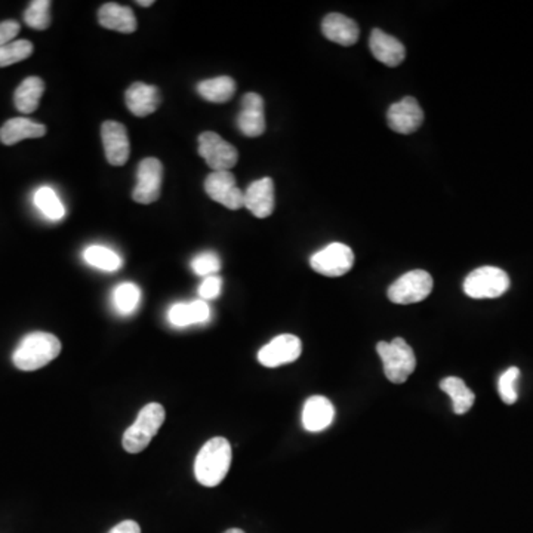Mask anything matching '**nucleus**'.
I'll use <instances>...</instances> for the list:
<instances>
[{
    "label": "nucleus",
    "mask_w": 533,
    "mask_h": 533,
    "mask_svg": "<svg viewBox=\"0 0 533 533\" xmlns=\"http://www.w3.org/2000/svg\"><path fill=\"white\" fill-rule=\"evenodd\" d=\"M232 465V444L224 437H214L200 449L195 462V476L200 485L214 488L227 476Z\"/></svg>",
    "instance_id": "1"
},
{
    "label": "nucleus",
    "mask_w": 533,
    "mask_h": 533,
    "mask_svg": "<svg viewBox=\"0 0 533 533\" xmlns=\"http://www.w3.org/2000/svg\"><path fill=\"white\" fill-rule=\"evenodd\" d=\"M62 353V342L48 332H33L21 339L13 355L20 371L32 372L46 366Z\"/></svg>",
    "instance_id": "2"
},
{
    "label": "nucleus",
    "mask_w": 533,
    "mask_h": 533,
    "mask_svg": "<svg viewBox=\"0 0 533 533\" xmlns=\"http://www.w3.org/2000/svg\"><path fill=\"white\" fill-rule=\"evenodd\" d=\"M167 418L165 407L160 404H148L139 411L135 423L123 434L122 444L129 453L143 452L157 434Z\"/></svg>",
    "instance_id": "3"
},
{
    "label": "nucleus",
    "mask_w": 533,
    "mask_h": 533,
    "mask_svg": "<svg viewBox=\"0 0 533 533\" xmlns=\"http://www.w3.org/2000/svg\"><path fill=\"white\" fill-rule=\"evenodd\" d=\"M376 351L379 357L383 358L384 374L391 383H406L409 376L415 372V353L404 338L378 342Z\"/></svg>",
    "instance_id": "4"
},
{
    "label": "nucleus",
    "mask_w": 533,
    "mask_h": 533,
    "mask_svg": "<svg viewBox=\"0 0 533 533\" xmlns=\"http://www.w3.org/2000/svg\"><path fill=\"white\" fill-rule=\"evenodd\" d=\"M509 274L498 267H481L474 270L464 281V292L474 300L500 298L509 290Z\"/></svg>",
    "instance_id": "5"
},
{
    "label": "nucleus",
    "mask_w": 533,
    "mask_h": 533,
    "mask_svg": "<svg viewBox=\"0 0 533 533\" xmlns=\"http://www.w3.org/2000/svg\"><path fill=\"white\" fill-rule=\"evenodd\" d=\"M432 274L425 270H412L409 273L399 277L393 285L388 288V300L400 306L416 304L425 300L432 293Z\"/></svg>",
    "instance_id": "6"
},
{
    "label": "nucleus",
    "mask_w": 533,
    "mask_h": 533,
    "mask_svg": "<svg viewBox=\"0 0 533 533\" xmlns=\"http://www.w3.org/2000/svg\"><path fill=\"white\" fill-rule=\"evenodd\" d=\"M311 269L326 277H341L348 273L355 265V252L350 246L334 242L322 251L314 253L309 260Z\"/></svg>",
    "instance_id": "7"
},
{
    "label": "nucleus",
    "mask_w": 533,
    "mask_h": 533,
    "mask_svg": "<svg viewBox=\"0 0 533 533\" xmlns=\"http://www.w3.org/2000/svg\"><path fill=\"white\" fill-rule=\"evenodd\" d=\"M199 155L214 172L230 171L236 167L239 153L236 147L227 143L215 132H204L199 137Z\"/></svg>",
    "instance_id": "8"
},
{
    "label": "nucleus",
    "mask_w": 533,
    "mask_h": 533,
    "mask_svg": "<svg viewBox=\"0 0 533 533\" xmlns=\"http://www.w3.org/2000/svg\"><path fill=\"white\" fill-rule=\"evenodd\" d=\"M163 165L156 157L141 160L137 169V186L132 199L137 204L150 205L159 200L162 192Z\"/></svg>",
    "instance_id": "9"
},
{
    "label": "nucleus",
    "mask_w": 533,
    "mask_h": 533,
    "mask_svg": "<svg viewBox=\"0 0 533 533\" xmlns=\"http://www.w3.org/2000/svg\"><path fill=\"white\" fill-rule=\"evenodd\" d=\"M205 192L232 211L244 208V193L237 187L236 178L230 171L212 172L205 181Z\"/></svg>",
    "instance_id": "10"
},
{
    "label": "nucleus",
    "mask_w": 533,
    "mask_h": 533,
    "mask_svg": "<svg viewBox=\"0 0 533 533\" xmlns=\"http://www.w3.org/2000/svg\"><path fill=\"white\" fill-rule=\"evenodd\" d=\"M301 339L295 335H279L258 351V360L265 367H279L295 362L301 356Z\"/></svg>",
    "instance_id": "11"
},
{
    "label": "nucleus",
    "mask_w": 533,
    "mask_h": 533,
    "mask_svg": "<svg viewBox=\"0 0 533 533\" xmlns=\"http://www.w3.org/2000/svg\"><path fill=\"white\" fill-rule=\"evenodd\" d=\"M387 122L397 134H414L424 122V111L415 98L406 97L388 109Z\"/></svg>",
    "instance_id": "12"
},
{
    "label": "nucleus",
    "mask_w": 533,
    "mask_h": 533,
    "mask_svg": "<svg viewBox=\"0 0 533 533\" xmlns=\"http://www.w3.org/2000/svg\"><path fill=\"white\" fill-rule=\"evenodd\" d=\"M102 146L107 160L113 167H123L129 159V137L125 125L107 120L101 127Z\"/></svg>",
    "instance_id": "13"
},
{
    "label": "nucleus",
    "mask_w": 533,
    "mask_h": 533,
    "mask_svg": "<svg viewBox=\"0 0 533 533\" xmlns=\"http://www.w3.org/2000/svg\"><path fill=\"white\" fill-rule=\"evenodd\" d=\"M237 128L244 137L257 138L265 132L264 100L255 92L242 97L241 113L237 116Z\"/></svg>",
    "instance_id": "14"
},
{
    "label": "nucleus",
    "mask_w": 533,
    "mask_h": 533,
    "mask_svg": "<svg viewBox=\"0 0 533 533\" xmlns=\"http://www.w3.org/2000/svg\"><path fill=\"white\" fill-rule=\"evenodd\" d=\"M244 208L257 218H267L274 212V183L271 178L253 181L244 192Z\"/></svg>",
    "instance_id": "15"
},
{
    "label": "nucleus",
    "mask_w": 533,
    "mask_h": 533,
    "mask_svg": "<svg viewBox=\"0 0 533 533\" xmlns=\"http://www.w3.org/2000/svg\"><path fill=\"white\" fill-rule=\"evenodd\" d=\"M125 101L130 113L137 118H146L159 109L162 97L156 86L146 85L143 81H135L128 88Z\"/></svg>",
    "instance_id": "16"
},
{
    "label": "nucleus",
    "mask_w": 533,
    "mask_h": 533,
    "mask_svg": "<svg viewBox=\"0 0 533 533\" xmlns=\"http://www.w3.org/2000/svg\"><path fill=\"white\" fill-rule=\"evenodd\" d=\"M335 407L323 395H313L302 407V425L309 433L325 432L334 423Z\"/></svg>",
    "instance_id": "17"
},
{
    "label": "nucleus",
    "mask_w": 533,
    "mask_h": 533,
    "mask_svg": "<svg viewBox=\"0 0 533 533\" xmlns=\"http://www.w3.org/2000/svg\"><path fill=\"white\" fill-rule=\"evenodd\" d=\"M369 48H371L374 57L387 67H397L406 58V49H405L404 43L395 36L384 33L383 30L375 29L372 32Z\"/></svg>",
    "instance_id": "18"
},
{
    "label": "nucleus",
    "mask_w": 533,
    "mask_h": 533,
    "mask_svg": "<svg viewBox=\"0 0 533 533\" xmlns=\"http://www.w3.org/2000/svg\"><path fill=\"white\" fill-rule=\"evenodd\" d=\"M322 32L326 39L342 46L355 45L360 36L358 25L342 14H328L323 18Z\"/></svg>",
    "instance_id": "19"
},
{
    "label": "nucleus",
    "mask_w": 533,
    "mask_h": 533,
    "mask_svg": "<svg viewBox=\"0 0 533 533\" xmlns=\"http://www.w3.org/2000/svg\"><path fill=\"white\" fill-rule=\"evenodd\" d=\"M167 319L176 328H187L192 325H202L211 319V309L208 302L197 300L193 302H179L172 306L167 313Z\"/></svg>",
    "instance_id": "20"
},
{
    "label": "nucleus",
    "mask_w": 533,
    "mask_h": 533,
    "mask_svg": "<svg viewBox=\"0 0 533 533\" xmlns=\"http://www.w3.org/2000/svg\"><path fill=\"white\" fill-rule=\"evenodd\" d=\"M98 21L102 27L113 30V32L129 34L137 30V18H135L134 11L128 6H122V5H102L98 11Z\"/></svg>",
    "instance_id": "21"
},
{
    "label": "nucleus",
    "mask_w": 533,
    "mask_h": 533,
    "mask_svg": "<svg viewBox=\"0 0 533 533\" xmlns=\"http://www.w3.org/2000/svg\"><path fill=\"white\" fill-rule=\"evenodd\" d=\"M45 134V125L33 122L30 119L14 118L0 128V141L5 146H14L24 139L42 138Z\"/></svg>",
    "instance_id": "22"
},
{
    "label": "nucleus",
    "mask_w": 533,
    "mask_h": 533,
    "mask_svg": "<svg viewBox=\"0 0 533 533\" xmlns=\"http://www.w3.org/2000/svg\"><path fill=\"white\" fill-rule=\"evenodd\" d=\"M43 92H45V83L41 78L30 76L25 79L16 88L15 95H14V104H15L16 110L25 114L34 113L39 107Z\"/></svg>",
    "instance_id": "23"
},
{
    "label": "nucleus",
    "mask_w": 533,
    "mask_h": 533,
    "mask_svg": "<svg viewBox=\"0 0 533 533\" xmlns=\"http://www.w3.org/2000/svg\"><path fill=\"white\" fill-rule=\"evenodd\" d=\"M440 390L444 391L452 399L453 412L456 415L467 414L476 402L474 393L467 387L464 379L458 378V376H448V378L442 379Z\"/></svg>",
    "instance_id": "24"
},
{
    "label": "nucleus",
    "mask_w": 533,
    "mask_h": 533,
    "mask_svg": "<svg viewBox=\"0 0 533 533\" xmlns=\"http://www.w3.org/2000/svg\"><path fill=\"white\" fill-rule=\"evenodd\" d=\"M197 92L206 101L223 104V102L230 101L236 94V81L230 76L208 79V81H200L197 85Z\"/></svg>",
    "instance_id": "25"
},
{
    "label": "nucleus",
    "mask_w": 533,
    "mask_h": 533,
    "mask_svg": "<svg viewBox=\"0 0 533 533\" xmlns=\"http://www.w3.org/2000/svg\"><path fill=\"white\" fill-rule=\"evenodd\" d=\"M83 260L95 269L104 270V271H116L123 264L122 258L119 257L118 253L97 244L85 249Z\"/></svg>",
    "instance_id": "26"
},
{
    "label": "nucleus",
    "mask_w": 533,
    "mask_h": 533,
    "mask_svg": "<svg viewBox=\"0 0 533 533\" xmlns=\"http://www.w3.org/2000/svg\"><path fill=\"white\" fill-rule=\"evenodd\" d=\"M139 300H141V290L135 283H120L114 290L113 301L114 307L120 314H132L135 309H138Z\"/></svg>",
    "instance_id": "27"
},
{
    "label": "nucleus",
    "mask_w": 533,
    "mask_h": 533,
    "mask_svg": "<svg viewBox=\"0 0 533 533\" xmlns=\"http://www.w3.org/2000/svg\"><path fill=\"white\" fill-rule=\"evenodd\" d=\"M34 205L37 209L52 221H60L65 215V209L62 206V200L58 197L57 193L52 188L41 187L34 195Z\"/></svg>",
    "instance_id": "28"
},
{
    "label": "nucleus",
    "mask_w": 533,
    "mask_h": 533,
    "mask_svg": "<svg viewBox=\"0 0 533 533\" xmlns=\"http://www.w3.org/2000/svg\"><path fill=\"white\" fill-rule=\"evenodd\" d=\"M25 24L34 30H46L51 25V2L34 0L24 13Z\"/></svg>",
    "instance_id": "29"
},
{
    "label": "nucleus",
    "mask_w": 533,
    "mask_h": 533,
    "mask_svg": "<svg viewBox=\"0 0 533 533\" xmlns=\"http://www.w3.org/2000/svg\"><path fill=\"white\" fill-rule=\"evenodd\" d=\"M33 43L25 39L14 41L8 45L0 48V67H8V65L16 64V62H24L27 58L32 57Z\"/></svg>",
    "instance_id": "30"
},
{
    "label": "nucleus",
    "mask_w": 533,
    "mask_h": 533,
    "mask_svg": "<svg viewBox=\"0 0 533 533\" xmlns=\"http://www.w3.org/2000/svg\"><path fill=\"white\" fill-rule=\"evenodd\" d=\"M520 376L519 367H509L500 376L498 381V391L501 395L502 402L507 405H514L518 402V379Z\"/></svg>",
    "instance_id": "31"
},
{
    "label": "nucleus",
    "mask_w": 533,
    "mask_h": 533,
    "mask_svg": "<svg viewBox=\"0 0 533 533\" xmlns=\"http://www.w3.org/2000/svg\"><path fill=\"white\" fill-rule=\"evenodd\" d=\"M192 269L197 276H216L221 269V260L214 252L200 253L192 261Z\"/></svg>",
    "instance_id": "32"
},
{
    "label": "nucleus",
    "mask_w": 533,
    "mask_h": 533,
    "mask_svg": "<svg viewBox=\"0 0 533 533\" xmlns=\"http://www.w3.org/2000/svg\"><path fill=\"white\" fill-rule=\"evenodd\" d=\"M221 290H223L221 277L209 276L199 286V295L204 301H211V300L220 297Z\"/></svg>",
    "instance_id": "33"
},
{
    "label": "nucleus",
    "mask_w": 533,
    "mask_h": 533,
    "mask_svg": "<svg viewBox=\"0 0 533 533\" xmlns=\"http://www.w3.org/2000/svg\"><path fill=\"white\" fill-rule=\"evenodd\" d=\"M20 29V23L18 21L8 20L0 23V48L15 41Z\"/></svg>",
    "instance_id": "34"
},
{
    "label": "nucleus",
    "mask_w": 533,
    "mask_h": 533,
    "mask_svg": "<svg viewBox=\"0 0 533 533\" xmlns=\"http://www.w3.org/2000/svg\"><path fill=\"white\" fill-rule=\"evenodd\" d=\"M109 533H141V528L137 521L125 520L119 523L118 526H114Z\"/></svg>",
    "instance_id": "35"
},
{
    "label": "nucleus",
    "mask_w": 533,
    "mask_h": 533,
    "mask_svg": "<svg viewBox=\"0 0 533 533\" xmlns=\"http://www.w3.org/2000/svg\"><path fill=\"white\" fill-rule=\"evenodd\" d=\"M137 4H138L139 6H144V8H148V6H151L155 2H153V0H146V2H144V0H138Z\"/></svg>",
    "instance_id": "36"
},
{
    "label": "nucleus",
    "mask_w": 533,
    "mask_h": 533,
    "mask_svg": "<svg viewBox=\"0 0 533 533\" xmlns=\"http://www.w3.org/2000/svg\"><path fill=\"white\" fill-rule=\"evenodd\" d=\"M224 533H244L242 529H228L227 532Z\"/></svg>",
    "instance_id": "37"
}]
</instances>
